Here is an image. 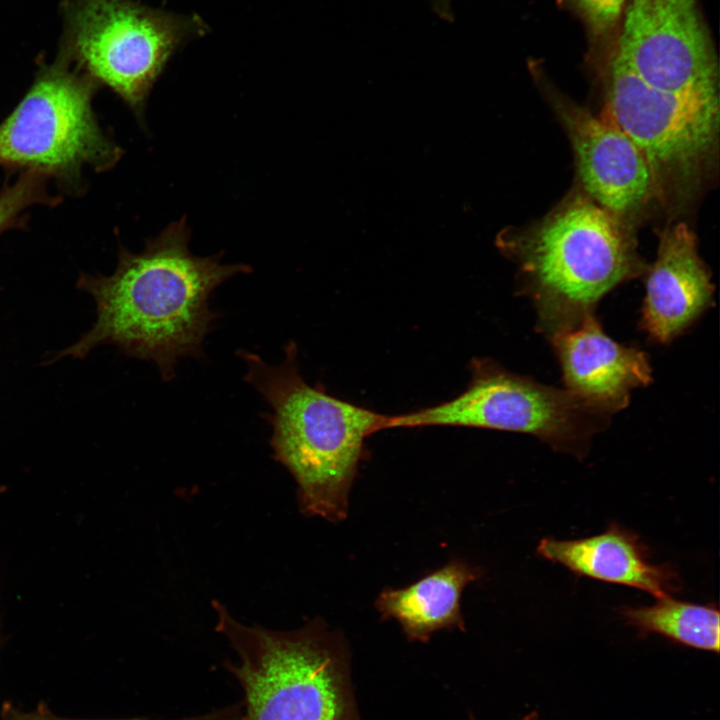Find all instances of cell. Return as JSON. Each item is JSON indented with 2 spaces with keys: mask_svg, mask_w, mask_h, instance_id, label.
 <instances>
[{
  "mask_svg": "<svg viewBox=\"0 0 720 720\" xmlns=\"http://www.w3.org/2000/svg\"><path fill=\"white\" fill-rule=\"evenodd\" d=\"M190 235L182 217L148 239L141 252L121 248L111 275L82 274L77 286L94 299L96 321L53 360L84 358L110 344L130 357L154 362L161 378L170 381L180 358H200L203 341L221 316L210 308L212 292L252 268L222 264L221 254H193Z\"/></svg>",
  "mask_w": 720,
  "mask_h": 720,
  "instance_id": "6da1fadb",
  "label": "cell"
},
{
  "mask_svg": "<svg viewBox=\"0 0 720 720\" xmlns=\"http://www.w3.org/2000/svg\"><path fill=\"white\" fill-rule=\"evenodd\" d=\"M284 360L270 365L257 353L239 350L244 380L269 405L274 458L293 476L301 511L338 523L348 514L349 495L363 458L365 439L386 430L389 415L337 398L310 385L298 367L295 342Z\"/></svg>",
  "mask_w": 720,
  "mask_h": 720,
  "instance_id": "7a4b0ae2",
  "label": "cell"
},
{
  "mask_svg": "<svg viewBox=\"0 0 720 720\" xmlns=\"http://www.w3.org/2000/svg\"><path fill=\"white\" fill-rule=\"evenodd\" d=\"M624 224L588 196L577 195L526 232L503 240L548 336L593 313L606 293L643 271Z\"/></svg>",
  "mask_w": 720,
  "mask_h": 720,
  "instance_id": "3957f363",
  "label": "cell"
},
{
  "mask_svg": "<svg viewBox=\"0 0 720 720\" xmlns=\"http://www.w3.org/2000/svg\"><path fill=\"white\" fill-rule=\"evenodd\" d=\"M216 631L237 655L244 720H361L343 637L321 620L290 631L247 626L213 601Z\"/></svg>",
  "mask_w": 720,
  "mask_h": 720,
  "instance_id": "277c9868",
  "label": "cell"
},
{
  "mask_svg": "<svg viewBox=\"0 0 720 720\" xmlns=\"http://www.w3.org/2000/svg\"><path fill=\"white\" fill-rule=\"evenodd\" d=\"M59 54L115 92L142 119L150 91L187 40L207 31L198 16L134 0H62Z\"/></svg>",
  "mask_w": 720,
  "mask_h": 720,
  "instance_id": "5b68a950",
  "label": "cell"
},
{
  "mask_svg": "<svg viewBox=\"0 0 720 720\" xmlns=\"http://www.w3.org/2000/svg\"><path fill=\"white\" fill-rule=\"evenodd\" d=\"M604 119L624 132L646 159L654 196L672 201L695 187L719 132L718 93L656 88L610 46L603 61Z\"/></svg>",
  "mask_w": 720,
  "mask_h": 720,
  "instance_id": "8992f818",
  "label": "cell"
},
{
  "mask_svg": "<svg viewBox=\"0 0 720 720\" xmlns=\"http://www.w3.org/2000/svg\"><path fill=\"white\" fill-rule=\"evenodd\" d=\"M99 85L58 54L42 64L15 109L0 123V165L73 183L85 166L112 168L122 150L99 126L92 98Z\"/></svg>",
  "mask_w": 720,
  "mask_h": 720,
  "instance_id": "52a82bcc",
  "label": "cell"
},
{
  "mask_svg": "<svg viewBox=\"0 0 720 720\" xmlns=\"http://www.w3.org/2000/svg\"><path fill=\"white\" fill-rule=\"evenodd\" d=\"M465 391L438 405L389 415L386 429L456 426L527 433L553 448L581 454L608 415L566 390L514 374L488 358L470 362Z\"/></svg>",
  "mask_w": 720,
  "mask_h": 720,
  "instance_id": "ba28073f",
  "label": "cell"
},
{
  "mask_svg": "<svg viewBox=\"0 0 720 720\" xmlns=\"http://www.w3.org/2000/svg\"><path fill=\"white\" fill-rule=\"evenodd\" d=\"M612 48L648 84L718 93V63L697 0H627Z\"/></svg>",
  "mask_w": 720,
  "mask_h": 720,
  "instance_id": "9c48e42d",
  "label": "cell"
},
{
  "mask_svg": "<svg viewBox=\"0 0 720 720\" xmlns=\"http://www.w3.org/2000/svg\"><path fill=\"white\" fill-rule=\"evenodd\" d=\"M550 101L570 139L586 196L624 221L654 196L649 166L636 144L604 118L559 94Z\"/></svg>",
  "mask_w": 720,
  "mask_h": 720,
  "instance_id": "30bf717a",
  "label": "cell"
},
{
  "mask_svg": "<svg viewBox=\"0 0 720 720\" xmlns=\"http://www.w3.org/2000/svg\"><path fill=\"white\" fill-rule=\"evenodd\" d=\"M549 336L566 391L606 415L625 408L630 392L651 381L647 355L613 341L593 313Z\"/></svg>",
  "mask_w": 720,
  "mask_h": 720,
  "instance_id": "8fae6325",
  "label": "cell"
},
{
  "mask_svg": "<svg viewBox=\"0 0 720 720\" xmlns=\"http://www.w3.org/2000/svg\"><path fill=\"white\" fill-rule=\"evenodd\" d=\"M712 298L710 273L694 233L684 223L667 227L646 279L643 329L654 340L669 342L711 305Z\"/></svg>",
  "mask_w": 720,
  "mask_h": 720,
  "instance_id": "7c38bea8",
  "label": "cell"
},
{
  "mask_svg": "<svg viewBox=\"0 0 720 720\" xmlns=\"http://www.w3.org/2000/svg\"><path fill=\"white\" fill-rule=\"evenodd\" d=\"M536 551L576 575L633 587L658 599L672 596L680 587L673 568L651 563L648 549L638 535L616 523L587 538H543Z\"/></svg>",
  "mask_w": 720,
  "mask_h": 720,
  "instance_id": "4fadbf2b",
  "label": "cell"
},
{
  "mask_svg": "<svg viewBox=\"0 0 720 720\" xmlns=\"http://www.w3.org/2000/svg\"><path fill=\"white\" fill-rule=\"evenodd\" d=\"M481 576L480 568L453 559L404 588H385L375 607L383 620L397 621L410 641L426 642L444 629L465 631L461 596Z\"/></svg>",
  "mask_w": 720,
  "mask_h": 720,
  "instance_id": "5bb4252c",
  "label": "cell"
},
{
  "mask_svg": "<svg viewBox=\"0 0 720 720\" xmlns=\"http://www.w3.org/2000/svg\"><path fill=\"white\" fill-rule=\"evenodd\" d=\"M625 621L641 633L709 652H719V610L712 605L659 598L651 606L623 607Z\"/></svg>",
  "mask_w": 720,
  "mask_h": 720,
  "instance_id": "9a60e30c",
  "label": "cell"
},
{
  "mask_svg": "<svg viewBox=\"0 0 720 720\" xmlns=\"http://www.w3.org/2000/svg\"><path fill=\"white\" fill-rule=\"evenodd\" d=\"M47 177L33 171H24L18 180L0 191V234L14 226L28 207L55 202L46 189Z\"/></svg>",
  "mask_w": 720,
  "mask_h": 720,
  "instance_id": "2e32d148",
  "label": "cell"
},
{
  "mask_svg": "<svg viewBox=\"0 0 720 720\" xmlns=\"http://www.w3.org/2000/svg\"><path fill=\"white\" fill-rule=\"evenodd\" d=\"M583 22L595 44L616 37L627 0H561ZM609 45L611 46L610 42Z\"/></svg>",
  "mask_w": 720,
  "mask_h": 720,
  "instance_id": "e0dca14e",
  "label": "cell"
},
{
  "mask_svg": "<svg viewBox=\"0 0 720 720\" xmlns=\"http://www.w3.org/2000/svg\"><path fill=\"white\" fill-rule=\"evenodd\" d=\"M2 720H88L61 718L50 711L39 706L32 711H22L11 704H5L1 710ZM94 720H244L241 703L229 705L209 713L197 716L183 717L177 719H151V718H127V719H94Z\"/></svg>",
  "mask_w": 720,
  "mask_h": 720,
  "instance_id": "ac0fdd59",
  "label": "cell"
},
{
  "mask_svg": "<svg viewBox=\"0 0 720 720\" xmlns=\"http://www.w3.org/2000/svg\"><path fill=\"white\" fill-rule=\"evenodd\" d=\"M452 0H434V7L438 14L442 17L449 18L450 14V3Z\"/></svg>",
  "mask_w": 720,
  "mask_h": 720,
  "instance_id": "d6986e66",
  "label": "cell"
},
{
  "mask_svg": "<svg viewBox=\"0 0 720 720\" xmlns=\"http://www.w3.org/2000/svg\"><path fill=\"white\" fill-rule=\"evenodd\" d=\"M471 720H475V719L472 717ZM521 720H539V718L537 717V715L535 713H531V714L525 716Z\"/></svg>",
  "mask_w": 720,
  "mask_h": 720,
  "instance_id": "ffe728a7",
  "label": "cell"
}]
</instances>
